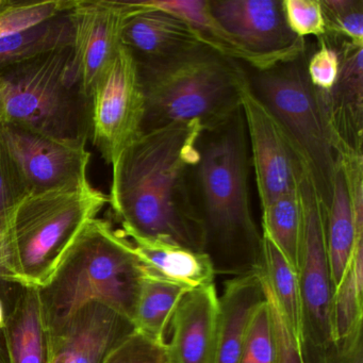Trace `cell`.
Here are the masks:
<instances>
[{
	"mask_svg": "<svg viewBox=\"0 0 363 363\" xmlns=\"http://www.w3.org/2000/svg\"><path fill=\"white\" fill-rule=\"evenodd\" d=\"M201 129L167 125L142 133L121 152L108 196L123 233L203 252L190 184Z\"/></svg>",
	"mask_w": 363,
	"mask_h": 363,
	"instance_id": "cell-1",
	"label": "cell"
},
{
	"mask_svg": "<svg viewBox=\"0 0 363 363\" xmlns=\"http://www.w3.org/2000/svg\"><path fill=\"white\" fill-rule=\"evenodd\" d=\"M199 160L191 171V199L203 233V252L216 275L260 273L263 238L250 191L247 131L242 108L201 129Z\"/></svg>",
	"mask_w": 363,
	"mask_h": 363,
	"instance_id": "cell-2",
	"label": "cell"
},
{
	"mask_svg": "<svg viewBox=\"0 0 363 363\" xmlns=\"http://www.w3.org/2000/svg\"><path fill=\"white\" fill-rule=\"evenodd\" d=\"M135 60L144 97L142 133L171 124L206 128L241 108L244 65L209 44L167 58Z\"/></svg>",
	"mask_w": 363,
	"mask_h": 363,
	"instance_id": "cell-3",
	"label": "cell"
},
{
	"mask_svg": "<svg viewBox=\"0 0 363 363\" xmlns=\"http://www.w3.org/2000/svg\"><path fill=\"white\" fill-rule=\"evenodd\" d=\"M307 61L303 48L269 65L244 69L250 90L284 131L327 212L343 150L324 94L310 82Z\"/></svg>",
	"mask_w": 363,
	"mask_h": 363,
	"instance_id": "cell-4",
	"label": "cell"
},
{
	"mask_svg": "<svg viewBox=\"0 0 363 363\" xmlns=\"http://www.w3.org/2000/svg\"><path fill=\"white\" fill-rule=\"evenodd\" d=\"M144 276L120 231L104 218H91L50 284L41 289L50 333L90 303L106 306L133 322Z\"/></svg>",
	"mask_w": 363,
	"mask_h": 363,
	"instance_id": "cell-5",
	"label": "cell"
},
{
	"mask_svg": "<svg viewBox=\"0 0 363 363\" xmlns=\"http://www.w3.org/2000/svg\"><path fill=\"white\" fill-rule=\"evenodd\" d=\"M0 125L86 146L89 97L78 77L72 46L0 72Z\"/></svg>",
	"mask_w": 363,
	"mask_h": 363,
	"instance_id": "cell-6",
	"label": "cell"
},
{
	"mask_svg": "<svg viewBox=\"0 0 363 363\" xmlns=\"http://www.w3.org/2000/svg\"><path fill=\"white\" fill-rule=\"evenodd\" d=\"M109 203L92 184L28 194L16 212V271L21 286L43 289L62 264L80 229Z\"/></svg>",
	"mask_w": 363,
	"mask_h": 363,
	"instance_id": "cell-7",
	"label": "cell"
},
{
	"mask_svg": "<svg viewBox=\"0 0 363 363\" xmlns=\"http://www.w3.org/2000/svg\"><path fill=\"white\" fill-rule=\"evenodd\" d=\"M143 118L137 60L122 45L89 96V140L112 165L141 135Z\"/></svg>",
	"mask_w": 363,
	"mask_h": 363,
	"instance_id": "cell-8",
	"label": "cell"
},
{
	"mask_svg": "<svg viewBox=\"0 0 363 363\" xmlns=\"http://www.w3.org/2000/svg\"><path fill=\"white\" fill-rule=\"evenodd\" d=\"M298 192L301 233L296 273L303 303V344L322 346L333 341L335 289L327 250L326 211L306 175L301 178Z\"/></svg>",
	"mask_w": 363,
	"mask_h": 363,
	"instance_id": "cell-9",
	"label": "cell"
},
{
	"mask_svg": "<svg viewBox=\"0 0 363 363\" xmlns=\"http://www.w3.org/2000/svg\"><path fill=\"white\" fill-rule=\"evenodd\" d=\"M0 139L29 194L90 186L86 146L52 139L20 127L0 125Z\"/></svg>",
	"mask_w": 363,
	"mask_h": 363,
	"instance_id": "cell-10",
	"label": "cell"
},
{
	"mask_svg": "<svg viewBox=\"0 0 363 363\" xmlns=\"http://www.w3.org/2000/svg\"><path fill=\"white\" fill-rule=\"evenodd\" d=\"M210 13L245 54L246 65L263 67L306 48L289 28L278 0H211Z\"/></svg>",
	"mask_w": 363,
	"mask_h": 363,
	"instance_id": "cell-11",
	"label": "cell"
},
{
	"mask_svg": "<svg viewBox=\"0 0 363 363\" xmlns=\"http://www.w3.org/2000/svg\"><path fill=\"white\" fill-rule=\"evenodd\" d=\"M241 108L247 131L250 163L262 208L284 195L297 192L305 172L284 131L255 96L248 82L242 95Z\"/></svg>",
	"mask_w": 363,
	"mask_h": 363,
	"instance_id": "cell-12",
	"label": "cell"
},
{
	"mask_svg": "<svg viewBox=\"0 0 363 363\" xmlns=\"http://www.w3.org/2000/svg\"><path fill=\"white\" fill-rule=\"evenodd\" d=\"M128 1L75 0L69 10L73 26L74 63L88 97L122 46Z\"/></svg>",
	"mask_w": 363,
	"mask_h": 363,
	"instance_id": "cell-13",
	"label": "cell"
},
{
	"mask_svg": "<svg viewBox=\"0 0 363 363\" xmlns=\"http://www.w3.org/2000/svg\"><path fill=\"white\" fill-rule=\"evenodd\" d=\"M133 322L101 303H90L50 333L48 363H104L135 330Z\"/></svg>",
	"mask_w": 363,
	"mask_h": 363,
	"instance_id": "cell-14",
	"label": "cell"
},
{
	"mask_svg": "<svg viewBox=\"0 0 363 363\" xmlns=\"http://www.w3.org/2000/svg\"><path fill=\"white\" fill-rule=\"evenodd\" d=\"M220 296L214 282L189 289L169 320L167 347L174 363H216Z\"/></svg>",
	"mask_w": 363,
	"mask_h": 363,
	"instance_id": "cell-15",
	"label": "cell"
},
{
	"mask_svg": "<svg viewBox=\"0 0 363 363\" xmlns=\"http://www.w3.org/2000/svg\"><path fill=\"white\" fill-rule=\"evenodd\" d=\"M128 3L130 11L123 26L121 41L135 59L167 58L199 44H208L179 16L150 7L145 1Z\"/></svg>",
	"mask_w": 363,
	"mask_h": 363,
	"instance_id": "cell-16",
	"label": "cell"
},
{
	"mask_svg": "<svg viewBox=\"0 0 363 363\" xmlns=\"http://www.w3.org/2000/svg\"><path fill=\"white\" fill-rule=\"evenodd\" d=\"M260 273L238 276L225 282L220 296L216 363H239L252 316L267 301Z\"/></svg>",
	"mask_w": 363,
	"mask_h": 363,
	"instance_id": "cell-17",
	"label": "cell"
},
{
	"mask_svg": "<svg viewBox=\"0 0 363 363\" xmlns=\"http://www.w3.org/2000/svg\"><path fill=\"white\" fill-rule=\"evenodd\" d=\"M325 229L331 280L335 289L350 264L357 243L363 239V195L352 199L342 161L335 175L333 199L325 218Z\"/></svg>",
	"mask_w": 363,
	"mask_h": 363,
	"instance_id": "cell-18",
	"label": "cell"
},
{
	"mask_svg": "<svg viewBox=\"0 0 363 363\" xmlns=\"http://www.w3.org/2000/svg\"><path fill=\"white\" fill-rule=\"evenodd\" d=\"M3 333L8 363H48L50 329L41 289L22 286Z\"/></svg>",
	"mask_w": 363,
	"mask_h": 363,
	"instance_id": "cell-19",
	"label": "cell"
},
{
	"mask_svg": "<svg viewBox=\"0 0 363 363\" xmlns=\"http://www.w3.org/2000/svg\"><path fill=\"white\" fill-rule=\"evenodd\" d=\"M0 139V280L20 284L16 263V212L28 195Z\"/></svg>",
	"mask_w": 363,
	"mask_h": 363,
	"instance_id": "cell-20",
	"label": "cell"
},
{
	"mask_svg": "<svg viewBox=\"0 0 363 363\" xmlns=\"http://www.w3.org/2000/svg\"><path fill=\"white\" fill-rule=\"evenodd\" d=\"M188 290L176 282L144 276L133 320L135 330L155 341L165 343L169 320L182 295Z\"/></svg>",
	"mask_w": 363,
	"mask_h": 363,
	"instance_id": "cell-21",
	"label": "cell"
},
{
	"mask_svg": "<svg viewBox=\"0 0 363 363\" xmlns=\"http://www.w3.org/2000/svg\"><path fill=\"white\" fill-rule=\"evenodd\" d=\"M265 278L280 311L299 345L303 344V303L296 271L271 240L262 235Z\"/></svg>",
	"mask_w": 363,
	"mask_h": 363,
	"instance_id": "cell-22",
	"label": "cell"
},
{
	"mask_svg": "<svg viewBox=\"0 0 363 363\" xmlns=\"http://www.w3.org/2000/svg\"><path fill=\"white\" fill-rule=\"evenodd\" d=\"M73 45L69 11L30 30L0 40V72L26 59Z\"/></svg>",
	"mask_w": 363,
	"mask_h": 363,
	"instance_id": "cell-23",
	"label": "cell"
},
{
	"mask_svg": "<svg viewBox=\"0 0 363 363\" xmlns=\"http://www.w3.org/2000/svg\"><path fill=\"white\" fill-rule=\"evenodd\" d=\"M362 293L363 240H360L354 247L350 264L333 292V341L344 339L362 326Z\"/></svg>",
	"mask_w": 363,
	"mask_h": 363,
	"instance_id": "cell-24",
	"label": "cell"
},
{
	"mask_svg": "<svg viewBox=\"0 0 363 363\" xmlns=\"http://www.w3.org/2000/svg\"><path fill=\"white\" fill-rule=\"evenodd\" d=\"M262 210V235L273 242L291 267L297 271L301 233L299 192L284 195Z\"/></svg>",
	"mask_w": 363,
	"mask_h": 363,
	"instance_id": "cell-25",
	"label": "cell"
},
{
	"mask_svg": "<svg viewBox=\"0 0 363 363\" xmlns=\"http://www.w3.org/2000/svg\"><path fill=\"white\" fill-rule=\"evenodd\" d=\"M75 0L13 1L0 10V40L30 30L69 11Z\"/></svg>",
	"mask_w": 363,
	"mask_h": 363,
	"instance_id": "cell-26",
	"label": "cell"
},
{
	"mask_svg": "<svg viewBox=\"0 0 363 363\" xmlns=\"http://www.w3.org/2000/svg\"><path fill=\"white\" fill-rule=\"evenodd\" d=\"M275 341L267 301L259 307L248 327L239 363H274Z\"/></svg>",
	"mask_w": 363,
	"mask_h": 363,
	"instance_id": "cell-27",
	"label": "cell"
},
{
	"mask_svg": "<svg viewBox=\"0 0 363 363\" xmlns=\"http://www.w3.org/2000/svg\"><path fill=\"white\" fill-rule=\"evenodd\" d=\"M104 363L174 362L167 350V342L155 341L135 329L112 350Z\"/></svg>",
	"mask_w": 363,
	"mask_h": 363,
	"instance_id": "cell-28",
	"label": "cell"
},
{
	"mask_svg": "<svg viewBox=\"0 0 363 363\" xmlns=\"http://www.w3.org/2000/svg\"><path fill=\"white\" fill-rule=\"evenodd\" d=\"M327 28L344 35L354 45H363V3L361 0L320 1Z\"/></svg>",
	"mask_w": 363,
	"mask_h": 363,
	"instance_id": "cell-29",
	"label": "cell"
},
{
	"mask_svg": "<svg viewBox=\"0 0 363 363\" xmlns=\"http://www.w3.org/2000/svg\"><path fill=\"white\" fill-rule=\"evenodd\" d=\"M282 10L290 30L299 39L327 35L322 4L318 0H282Z\"/></svg>",
	"mask_w": 363,
	"mask_h": 363,
	"instance_id": "cell-30",
	"label": "cell"
},
{
	"mask_svg": "<svg viewBox=\"0 0 363 363\" xmlns=\"http://www.w3.org/2000/svg\"><path fill=\"white\" fill-rule=\"evenodd\" d=\"M303 363H363L362 326L326 345H301Z\"/></svg>",
	"mask_w": 363,
	"mask_h": 363,
	"instance_id": "cell-31",
	"label": "cell"
},
{
	"mask_svg": "<svg viewBox=\"0 0 363 363\" xmlns=\"http://www.w3.org/2000/svg\"><path fill=\"white\" fill-rule=\"evenodd\" d=\"M261 279L264 286L267 303L273 324L275 341V361L274 363H303L301 347L289 329L288 324L280 311L279 306L269 289L264 272H261Z\"/></svg>",
	"mask_w": 363,
	"mask_h": 363,
	"instance_id": "cell-32",
	"label": "cell"
},
{
	"mask_svg": "<svg viewBox=\"0 0 363 363\" xmlns=\"http://www.w3.org/2000/svg\"><path fill=\"white\" fill-rule=\"evenodd\" d=\"M320 48L307 61V73L314 88L323 93H329L335 88L341 67V55L337 48L320 38Z\"/></svg>",
	"mask_w": 363,
	"mask_h": 363,
	"instance_id": "cell-33",
	"label": "cell"
},
{
	"mask_svg": "<svg viewBox=\"0 0 363 363\" xmlns=\"http://www.w3.org/2000/svg\"><path fill=\"white\" fill-rule=\"evenodd\" d=\"M5 309H4L3 301L0 299V333L3 331L4 326H5Z\"/></svg>",
	"mask_w": 363,
	"mask_h": 363,
	"instance_id": "cell-34",
	"label": "cell"
},
{
	"mask_svg": "<svg viewBox=\"0 0 363 363\" xmlns=\"http://www.w3.org/2000/svg\"><path fill=\"white\" fill-rule=\"evenodd\" d=\"M9 0H0V10L3 9L6 5H7Z\"/></svg>",
	"mask_w": 363,
	"mask_h": 363,
	"instance_id": "cell-35",
	"label": "cell"
},
{
	"mask_svg": "<svg viewBox=\"0 0 363 363\" xmlns=\"http://www.w3.org/2000/svg\"><path fill=\"white\" fill-rule=\"evenodd\" d=\"M0 363H3V360H1V358H0Z\"/></svg>",
	"mask_w": 363,
	"mask_h": 363,
	"instance_id": "cell-36",
	"label": "cell"
}]
</instances>
